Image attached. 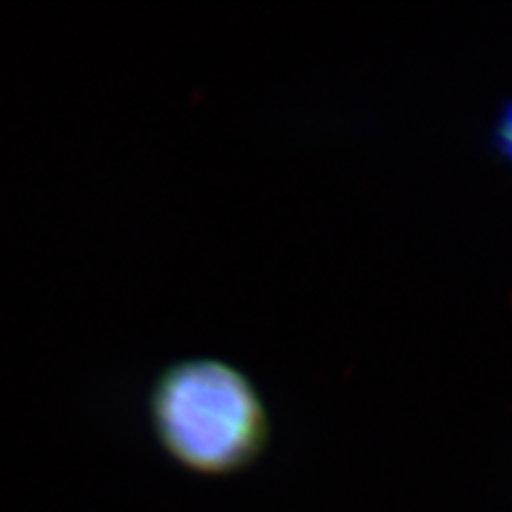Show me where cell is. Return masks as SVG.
I'll return each instance as SVG.
<instances>
[{"label": "cell", "instance_id": "cell-1", "mask_svg": "<svg viewBox=\"0 0 512 512\" xmlns=\"http://www.w3.org/2000/svg\"><path fill=\"white\" fill-rule=\"evenodd\" d=\"M150 410L165 451L197 474L242 472L269 442L263 397L244 372L218 359L169 365L154 384Z\"/></svg>", "mask_w": 512, "mask_h": 512}, {"label": "cell", "instance_id": "cell-2", "mask_svg": "<svg viewBox=\"0 0 512 512\" xmlns=\"http://www.w3.org/2000/svg\"><path fill=\"white\" fill-rule=\"evenodd\" d=\"M493 148L512 165V101H508L493 128Z\"/></svg>", "mask_w": 512, "mask_h": 512}]
</instances>
